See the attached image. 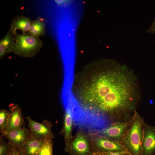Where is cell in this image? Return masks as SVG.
Wrapping results in <instances>:
<instances>
[{
    "mask_svg": "<svg viewBox=\"0 0 155 155\" xmlns=\"http://www.w3.org/2000/svg\"><path fill=\"white\" fill-rule=\"evenodd\" d=\"M65 150L70 155H93L88 132L79 129L75 136L65 145Z\"/></svg>",
    "mask_w": 155,
    "mask_h": 155,
    "instance_id": "cell-5",
    "label": "cell"
},
{
    "mask_svg": "<svg viewBox=\"0 0 155 155\" xmlns=\"http://www.w3.org/2000/svg\"><path fill=\"white\" fill-rule=\"evenodd\" d=\"M90 68L83 72L73 94L82 118L101 127L131 119L140 99L133 73L112 60L100 61Z\"/></svg>",
    "mask_w": 155,
    "mask_h": 155,
    "instance_id": "cell-1",
    "label": "cell"
},
{
    "mask_svg": "<svg viewBox=\"0 0 155 155\" xmlns=\"http://www.w3.org/2000/svg\"><path fill=\"white\" fill-rule=\"evenodd\" d=\"M44 142L36 140L31 136L24 144L22 150L25 155H37Z\"/></svg>",
    "mask_w": 155,
    "mask_h": 155,
    "instance_id": "cell-15",
    "label": "cell"
},
{
    "mask_svg": "<svg viewBox=\"0 0 155 155\" xmlns=\"http://www.w3.org/2000/svg\"><path fill=\"white\" fill-rule=\"evenodd\" d=\"M145 32L149 34H155V18L150 27Z\"/></svg>",
    "mask_w": 155,
    "mask_h": 155,
    "instance_id": "cell-22",
    "label": "cell"
},
{
    "mask_svg": "<svg viewBox=\"0 0 155 155\" xmlns=\"http://www.w3.org/2000/svg\"><path fill=\"white\" fill-rule=\"evenodd\" d=\"M28 122V126L31 136L36 140L45 141L52 140L54 138L51 131V122L44 120L40 123L32 120L29 117H25Z\"/></svg>",
    "mask_w": 155,
    "mask_h": 155,
    "instance_id": "cell-6",
    "label": "cell"
},
{
    "mask_svg": "<svg viewBox=\"0 0 155 155\" xmlns=\"http://www.w3.org/2000/svg\"><path fill=\"white\" fill-rule=\"evenodd\" d=\"M46 23L45 18L41 16L38 17L32 21L28 34L36 38L44 36Z\"/></svg>",
    "mask_w": 155,
    "mask_h": 155,
    "instance_id": "cell-14",
    "label": "cell"
},
{
    "mask_svg": "<svg viewBox=\"0 0 155 155\" xmlns=\"http://www.w3.org/2000/svg\"><path fill=\"white\" fill-rule=\"evenodd\" d=\"M11 114L10 111L5 109L0 110V130L1 133L6 131L8 119Z\"/></svg>",
    "mask_w": 155,
    "mask_h": 155,
    "instance_id": "cell-16",
    "label": "cell"
},
{
    "mask_svg": "<svg viewBox=\"0 0 155 155\" xmlns=\"http://www.w3.org/2000/svg\"><path fill=\"white\" fill-rule=\"evenodd\" d=\"M132 117L128 121L116 123L104 129L92 131L110 139L120 141L122 136L129 127Z\"/></svg>",
    "mask_w": 155,
    "mask_h": 155,
    "instance_id": "cell-7",
    "label": "cell"
},
{
    "mask_svg": "<svg viewBox=\"0 0 155 155\" xmlns=\"http://www.w3.org/2000/svg\"><path fill=\"white\" fill-rule=\"evenodd\" d=\"M1 135H0V155H8L13 146L6 142Z\"/></svg>",
    "mask_w": 155,
    "mask_h": 155,
    "instance_id": "cell-18",
    "label": "cell"
},
{
    "mask_svg": "<svg viewBox=\"0 0 155 155\" xmlns=\"http://www.w3.org/2000/svg\"><path fill=\"white\" fill-rule=\"evenodd\" d=\"M73 125V118L70 113L65 110L63 115V126L59 133L64 138L65 145L68 143L72 139Z\"/></svg>",
    "mask_w": 155,
    "mask_h": 155,
    "instance_id": "cell-13",
    "label": "cell"
},
{
    "mask_svg": "<svg viewBox=\"0 0 155 155\" xmlns=\"http://www.w3.org/2000/svg\"><path fill=\"white\" fill-rule=\"evenodd\" d=\"M93 155H131L128 152L93 153Z\"/></svg>",
    "mask_w": 155,
    "mask_h": 155,
    "instance_id": "cell-20",
    "label": "cell"
},
{
    "mask_svg": "<svg viewBox=\"0 0 155 155\" xmlns=\"http://www.w3.org/2000/svg\"><path fill=\"white\" fill-rule=\"evenodd\" d=\"M57 5L60 7L66 8L70 6L73 1L69 0H55Z\"/></svg>",
    "mask_w": 155,
    "mask_h": 155,
    "instance_id": "cell-19",
    "label": "cell"
},
{
    "mask_svg": "<svg viewBox=\"0 0 155 155\" xmlns=\"http://www.w3.org/2000/svg\"><path fill=\"white\" fill-rule=\"evenodd\" d=\"M145 123L144 117L135 111L129 127L120 140L131 155H141Z\"/></svg>",
    "mask_w": 155,
    "mask_h": 155,
    "instance_id": "cell-2",
    "label": "cell"
},
{
    "mask_svg": "<svg viewBox=\"0 0 155 155\" xmlns=\"http://www.w3.org/2000/svg\"><path fill=\"white\" fill-rule=\"evenodd\" d=\"M87 132L93 153L128 152L119 141L110 139L94 132Z\"/></svg>",
    "mask_w": 155,
    "mask_h": 155,
    "instance_id": "cell-4",
    "label": "cell"
},
{
    "mask_svg": "<svg viewBox=\"0 0 155 155\" xmlns=\"http://www.w3.org/2000/svg\"><path fill=\"white\" fill-rule=\"evenodd\" d=\"M1 135L13 146L21 150L24 144L31 136L29 130L24 125L20 130L6 131L2 133Z\"/></svg>",
    "mask_w": 155,
    "mask_h": 155,
    "instance_id": "cell-8",
    "label": "cell"
},
{
    "mask_svg": "<svg viewBox=\"0 0 155 155\" xmlns=\"http://www.w3.org/2000/svg\"><path fill=\"white\" fill-rule=\"evenodd\" d=\"M53 148L52 140L45 141L37 155H53Z\"/></svg>",
    "mask_w": 155,
    "mask_h": 155,
    "instance_id": "cell-17",
    "label": "cell"
},
{
    "mask_svg": "<svg viewBox=\"0 0 155 155\" xmlns=\"http://www.w3.org/2000/svg\"><path fill=\"white\" fill-rule=\"evenodd\" d=\"M43 42L39 38L28 34H20L17 32L12 52L15 55L26 58H32L42 48Z\"/></svg>",
    "mask_w": 155,
    "mask_h": 155,
    "instance_id": "cell-3",
    "label": "cell"
},
{
    "mask_svg": "<svg viewBox=\"0 0 155 155\" xmlns=\"http://www.w3.org/2000/svg\"><path fill=\"white\" fill-rule=\"evenodd\" d=\"M8 155H25L22 150L16 147L12 146Z\"/></svg>",
    "mask_w": 155,
    "mask_h": 155,
    "instance_id": "cell-21",
    "label": "cell"
},
{
    "mask_svg": "<svg viewBox=\"0 0 155 155\" xmlns=\"http://www.w3.org/2000/svg\"><path fill=\"white\" fill-rule=\"evenodd\" d=\"M9 108L11 114L8 119L6 131L22 129L24 120L22 113L21 108L17 104H12L10 105Z\"/></svg>",
    "mask_w": 155,
    "mask_h": 155,
    "instance_id": "cell-10",
    "label": "cell"
},
{
    "mask_svg": "<svg viewBox=\"0 0 155 155\" xmlns=\"http://www.w3.org/2000/svg\"><path fill=\"white\" fill-rule=\"evenodd\" d=\"M17 32L10 28L6 34L0 40V59H1L12 52L15 42V36Z\"/></svg>",
    "mask_w": 155,
    "mask_h": 155,
    "instance_id": "cell-11",
    "label": "cell"
},
{
    "mask_svg": "<svg viewBox=\"0 0 155 155\" xmlns=\"http://www.w3.org/2000/svg\"><path fill=\"white\" fill-rule=\"evenodd\" d=\"M141 155L155 154V126L145 123Z\"/></svg>",
    "mask_w": 155,
    "mask_h": 155,
    "instance_id": "cell-9",
    "label": "cell"
},
{
    "mask_svg": "<svg viewBox=\"0 0 155 155\" xmlns=\"http://www.w3.org/2000/svg\"><path fill=\"white\" fill-rule=\"evenodd\" d=\"M32 21L28 17L16 15L11 20L10 28L15 32L21 30L22 34H28Z\"/></svg>",
    "mask_w": 155,
    "mask_h": 155,
    "instance_id": "cell-12",
    "label": "cell"
}]
</instances>
